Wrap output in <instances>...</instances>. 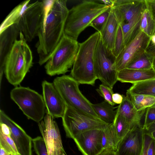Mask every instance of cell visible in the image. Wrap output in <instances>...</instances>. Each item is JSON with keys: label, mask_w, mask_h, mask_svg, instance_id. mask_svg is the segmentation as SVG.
<instances>
[{"label": "cell", "mask_w": 155, "mask_h": 155, "mask_svg": "<svg viewBox=\"0 0 155 155\" xmlns=\"http://www.w3.org/2000/svg\"><path fill=\"white\" fill-rule=\"evenodd\" d=\"M17 155H20V154Z\"/></svg>", "instance_id": "48"}, {"label": "cell", "mask_w": 155, "mask_h": 155, "mask_svg": "<svg viewBox=\"0 0 155 155\" xmlns=\"http://www.w3.org/2000/svg\"><path fill=\"white\" fill-rule=\"evenodd\" d=\"M103 129H93L78 135L73 139L83 155H98L103 151Z\"/></svg>", "instance_id": "15"}, {"label": "cell", "mask_w": 155, "mask_h": 155, "mask_svg": "<svg viewBox=\"0 0 155 155\" xmlns=\"http://www.w3.org/2000/svg\"><path fill=\"white\" fill-rule=\"evenodd\" d=\"M44 8L42 1L29 4L16 24L26 41L36 36L42 23Z\"/></svg>", "instance_id": "10"}, {"label": "cell", "mask_w": 155, "mask_h": 155, "mask_svg": "<svg viewBox=\"0 0 155 155\" xmlns=\"http://www.w3.org/2000/svg\"><path fill=\"white\" fill-rule=\"evenodd\" d=\"M119 141L114 122L108 124L103 131L102 144L103 151H115Z\"/></svg>", "instance_id": "23"}, {"label": "cell", "mask_w": 155, "mask_h": 155, "mask_svg": "<svg viewBox=\"0 0 155 155\" xmlns=\"http://www.w3.org/2000/svg\"><path fill=\"white\" fill-rule=\"evenodd\" d=\"M94 111L98 117L108 124L114 122L117 114V107H114L104 100L96 104H92Z\"/></svg>", "instance_id": "22"}, {"label": "cell", "mask_w": 155, "mask_h": 155, "mask_svg": "<svg viewBox=\"0 0 155 155\" xmlns=\"http://www.w3.org/2000/svg\"><path fill=\"white\" fill-rule=\"evenodd\" d=\"M110 7L95 1H82L69 10L66 21L64 33L77 40L81 34L90 26L92 21L97 16Z\"/></svg>", "instance_id": "3"}, {"label": "cell", "mask_w": 155, "mask_h": 155, "mask_svg": "<svg viewBox=\"0 0 155 155\" xmlns=\"http://www.w3.org/2000/svg\"><path fill=\"white\" fill-rule=\"evenodd\" d=\"M110 8L96 17L91 22V26L99 32L101 31L109 16Z\"/></svg>", "instance_id": "32"}, {"label": "cell", "mask_w": 155, "mask_h": 155, "mask_svg": "<svg viewBox=\"0 0 155 155\" xmlns=\"http://www.w3.org/2000/svg\"><path fill=\"white\" fill-rule=\"evenodd\" d=\"M79 43L64 33L45 65L47 74L52 76L68 72L75 60Z\"/></svg>", "instance_id": "5"}, {"label": "cell", "mask_w": 155, "mask_h": 155, "mask_svg": "<svg viewBox=\"0 0 155 155\" xmlns=\"http://www.w3.org/2000/svg\"><path fill=\"white\" fill-rule=\"evenodd\" d=\"M0 131L4 134L10 136L11 129L6 124L0 122Z\"/></svg>", "instance_id": "39"}, {"label": "cell", "mask_w": 155, "mask_h": 155, "mask_svg": "<svg viewBox=\"0 0 155 155\" xmlns=\"http://www.w3.org/2000/svg\"><path fill=\"white\" fill-rule=\"evenodd\" d=\"M126 68L139 70H148L153 68V59L145 51L134 58Z\"/></svg>", "instance_id": "27"}, {"label": "cell", "mask_w": 155, "mask_h": 155, "mask_svg": "<svg viewBox=\"0 0 155 155\" xmlns=\"http://www.w3.org/2000/svg\"><path fill=\"white\" fill-rule=\"evenodd\" d=\"M144 133L143 126L131 129L119 141L115 151L116 155H142Z\"/></svg>", "instance_id": "14"}, {"label": "cell", "mask_w": 155, "mask_h": 155, "mask_svg": "<svg viewBox=\"0 0 155 155\" xmlns=\"http://www.w3.org/2000/svg\"><path fill=\"white\" fill-rule=\"evenodd\" d=\"M142 14L130 22L120 25L122 31L125 47L135 38L140 31Z\"/></svg>", "instance_id": "24"}, {"label": "cell", "mask_w": 155, "mask_h": 155, "mask_svg": "<svg viewBox=\"0 0 155 155\" xmlns=\"http://www.w3.org/2000/svg\"><path fill=\"white\" fill-rule=\"evenodd\" d=\"M119 25L116 17L110 8L109 16L100 34L105 46L111 52Z\"/></svg>", "instance_id": "21"}, {"label": "cell", "mask_w": 155, "mask_h": 155, "mask_svg": "<svg viewBox=\"0 0 155 155\" xmlns=\"http://www.w3.org/2000/svg\"><path fill=\"white\" fill-rule=\"evenodd\" d=\"M153 140V139L150 135L145 132L143 147L142 155H147L148 148L151 142Z\"/></svg>", "instance_id": "37"}, {"label": "cell", "mask_w": 155, "mask_h": 155, "mask_svg": "<svg viewBox=\"0 0 155 155\" xmlns=\"http://www.w3.org/2000/svg\"><path fill=\"white\" fill-rule=\"evenodd\" d=\"M147 155H155V141L151 142L147 152Z\"/></svg>", "instance_id": "41"}, {"label": "cell", "mask_w": 155, "mask_h": 155, "mask_svg": "<svg viewBox=\"0 0 155 155\" xmlns=\"http://www.w3.org/2000/svg\"><path fill=\"white\" fill-rule=\"evenodd\" d=\"M42 87L46 112L54 117L62 118L67 105L53 83L44 81Z\"/></svg>", "instance_id": "17"}, {"label": "cell", "mask_w": 155, "mask_h": 155, "mask_svg": "<svg viewBox=\"0 0 155 155\" xmlns=\"http://www.w3.org/2000/svg\"><path fill=\"white\" fill-rule=\"evenodd\" d=\"M114 124L120 141L131 130L130 126L124 118L117 113Z\"/></svg>", "instance_id": "29"}, {"label": "cell", "mask_w": 155, "mask_h": 155, "mask_svg": "<svg viewBox=\"0 0 155 155\" xmlns=\"http://www.w3.org/2000/svg\"><path fill=\"white\" fill-rule=\"evenodd\" d=\"M155 79V69L139 70L124 68L117 72V81L132 84Z\"/></svg>", "instance_id": "20"}, {"label": "cell", "mask_w": 155, "mask_h": 155, "mask_svg": "<svg viewBox=\"0 0 155 155\" xmlns=\"http://www.w3.org/2000/svg\"><path fill=\"white\" fill-rule=\"evenodd\" d=\"M19 36L20 39L15 41L6 58L4 69L8 82L15 86L23 81L33 61L32 52L21 32Z\"/></svg>", "instance_id": "2"}, {"label": "cell", "mask_w": 155, "mask_h": 155, "mask_svg": "<svg viewBox=\"0 0 155 155\" xmlns=\"http://www.w3.org/2000/svg\"><path fill=\"white\" fill-rule=\"evenodd\" d=\"M146 7L145 0H115L110 8L121 25L140 16Z\"/></svg>", "instance_id": "12"}, {"label": "cell", "mask_w": 155, "mask_h": 155, "mask_svg": "<svg viewBox=\"0 0 155 155\" xmlns=\"http://www.w3.org/2000/svg\"><path fill=\"white\" fill-rule=\"evenodd\" d=\"M100 36L97 31L84 42L79 48L70 75L79 84L94 85L97 79L94 68V55Z\"/></svg>", "instance_id": "4"}, {"label": "cell", "mask_w": 155, "mask_h": 155, "mask_svg": "<svg viewBox=\"0 0 155 155\" xmlns=\"http://www.w3.org/2000/svg\"><path fill=\"white\" fill-rule=\"evenodd\" d=\"M98 1L103 3L106 5L109 6L110 7H112L114 3V0H100Z\"/></svg>", "instance_id": "42"}, {"label": "cell", "mask_w": 155, "mask_h": 155, "mask_svg": "<svg viewBox=\"0 0 155 155\" xmlns=\"http://www.w3.org/2000/svg\"><path fill=\"white\" fill-rule=\"evenodd\" d=\"M53 83L67 106L99 118L92 104L80 91V84L71 76L64 75L57 77Z\"/></svg>", "instance_id": "6"}, {"label": "cell", "mask_w": 155, "mask_h": 155, "mask_svg": "<svg viewBox=\"0 0 155 155\" xmlns=\"http://www.w3.org/2000/svg\"><path fill=\"white\" fill-rule=\"evenodd\" d=\"M30 0L21 2L15 7L6 17L1 23L0 33L10 26L16 24L21 16L29 4Z\"/></svg>", "instance_id": "26"}, {"label": "cell", "mask_w": 155, "mask_h": 155, "mask_svg": "<svg viewBox=\"0 0 155 155\" xmlns=\"http://www.w3.org/2000/svg\"><path fill=\"white\" fill-rule=\"evenodd\" d=\"M123 96L122 101L117 108V113L125 118L130 124L131 129L135 127L143 126L141 122L147 108L137 111L128 97L123 95Z\"/></svg>", "instance_id": "19"}, {"label": "cell", "mask_w": 155, "mask_h": 155, "mask_svg": "<svg viewBox=\"0 0 155 155\" xmlns=\"http://www.w3.org/2000/svg\"><path fill=\"white\" fill-rule=\"evenodd\" d=\"M150 39L149 37L140 31L116 58L115 67L117 72L125 68L134 58L145 51Z\"/></svg>", "instance_id": "13"}, {"label": "cell", "mask_w": 155, "mask_h": 155, "mask_svg": "<svg viewBox=\"0 0 155 155\" xmlns=\"http://www.w3.org/2000/svg\"><path fill=\"white\" fill-rule=\"evenodd\" d=\"M53 116L46 112L43 119L38 123L48 155H66L64 149L58 125Z\"/></svg>", "instance_id": "11"}, {"label": "cell", "mask_w": 155, "mask_h": 155, "mask_svg": "<svg viewBox=\"0 0 155 155\" xmlns=\"http://www.w3.org/2000/svg\"><path fill=\"white\" fill-rule=\"evenodd\" d=\"M112 100L113 102L116 104H120L123 100V95L118 93H114L112 95Z\"/></svg>", "instance_id": "40"}, {"label": "cell", "mask_w": 155, "mask_h": 155, "mask_svg": "<svg viewBox=\"0 0 155 155\" xmlns=\"http://www.w3.org/2000/svg\"><path fill=\"white\" fill-rule=\"evenodd\" d=\"M152 107H155V104L153 105Z\"/></svg>", "instance_id": "46"}, {"label": "cell", "mask_w": 155, "mask_h": 155, "mask_svg": "<svg viewBox=\"0 0 155 155\" xmlns=\"http://www.w3.org/2000/svg\"><path fill=\"white\" fill-rule=\"evenodd\" d=\"M149 135L155 141V130L151 132Z\"/></svg>", "instance_id": "45"}, {"label": "cell", "mask_w": 155, "mask_h": 155, "mask_svg": "<svg viewBox=\"0 0 155 155\" xmlns=\"http://www.w3.org/2000/svg\"><path fill=\"white\" fill-rule=\"evenodd\" d=\"M35 151L37 155H48L44 140L42 137L38 136L32 139Z\"/></svg>", "instance_id": "34"}, {"label": "cell", "mask_w": 155, "mask_h": 155, "mask_svg": "<svg viewBox=\"0 0 155 155\" xmlns=\"http://www.w3.org/2000/svg\"><path fill=\"white\" fill-rule=\"evenodd\" d=\"M20 34V32L17 24L10 26L0 33L1 76H2L4 71L6 58Z\"/></svg>", "instance_id": "18"}, {"label": "cell", "mask_w": 155, "mask_h": 155, "mask_svg": "<svg viewBox=\"0 0 155 155\" xmlns=\"http://www.w3.org/2000/svg\"><path fill=\"white\" fill-rule=\"evenodd\" d=\"M0 155H10V154L8 153L2 147L0 146Z\"/></svg>", "instance_id": "44"}, {"label": "cell", "mask_w": 155, "mask_h": 155, "mask_svg": "<svg viewBox=\"0 0 155 155\" xmlns=\"http://www.w3.org/2000/svg\"><path fill=\"white\" fill-rule=\"evenodd\" d=\"M127 92L132 94L142 95L155 97V79L134 83Z\"/></svg>", "instance_id": "25"}, {"label": "cell", "mask_w": 155, "mask_h": 155, "mask_svg": "<svg viewBox=\"0 0 155 155\" xmlns=\"http://www.w3.org/2000/svg\"><path fill=\"white\" fill-rule=\"evenodd\" d=\"M10 155H12V154H10Z\"/></svg>", "instance_id": "47"}, {"label": "cell", "mask_w": 155, "mask_h": 155, "mask_svg": "<svg viewBox=\"0 0 155 155\" xmlns=\"http://www.w3.org/2000/svg\"><path fill=\"white\" fill-rule=\"evenodd\" d=\"M146 7L155 21V0H145Z\"/></svg>", "instance_id": "38"}, {"label": "cell", "mask_w": 155, "mask_h": 155, "mask_svg": "<svg viewBox=\"0 0 155 155\" xmlns=\"http://www.w3.org/2000/svg\"><path fill=\"white\" fill-rule=\"evenodd\" d=\"M62 118L66 136L73 139L83 132L93 129L104 130L108 125L99 118L68 106Z\"/></svg>", "instance_id": "8"}, {"label": "cell", "mask_w": 155, "mask_h": 155, "mask_svg": "<svg viewBox=\"0 0 155 155\" xmlns=\"http://www.w3.org/2000/svg\"><path fill=\"white\" fill-rule=\"evenodd\" d=\"M145 51L153 59V67L155 69V28L146 48Z\"/></svg>", "instance_id": "36"}, {"label": "cell", "mask_w": 155, "mask_h": 155, "mask_svg": "<svg viewBox=\"0 0 155 155\" xmlns=\"http://www.w3.org/2000/svg\"><path fill=\"white\" fill-rule=\"evenodd\" d=\"M0 122L10 128V137L13 140L20 155H32V139L17 124L2 110H0Z\"/></svg>", "instance_id": "16"}, {"label": "cell", "mask_w": 155, "mask_h": 155, "mask_svg": "<svg viewBox=\"0 0 155 155\" xmlns=\"http://www.w3.org/2000/svg\"><path fill=\"white\" fill-rule=\"evenodd\" d=\"M125 47L122 31L121 27L119 24L112 52L113 55L116 58Z\"/></svg>", "instance_id": "31"}, {"label": "cell", "mask_w": 155, "mask_h": 155, "mask_svg": "<svg viewBox=\"0 0 155 155\" xmlns=\"http://www.w3.org/2000/svg\"><path fill=\"white\" fill-rule=\"evenodd\" d=\"M98 155H116L115 151L104 150Z\"/></svg>", "instance_id": "43"}, {"label": "cell", "mask_w": 155, "mask_h": 155, "mask_svg": "<svg viewBox=\"0 0 155 155\" xmlns=\"http://www.w3.org/2000/svg\"><path fill=\"white\" fill-rule=\"evenodd\" d=\"M42 23L37 36L38 63L46 62L64 34L69 9L66 0H45Z\"/></svg>", "instance_id": "1"}, {"label": "cell", "mask_w": 155, "mask_h": 155, "mask_svg": "<svg viewBox=\"0 0 155 155\" xmlns=\"http://www.w3.org/2000/svg\"><path fill=\"white\" fill-rule=\"evenodd\" d=\"M116 58L105 46L100 35L94 55V65L97 79L102 84L113 88L117 79L115 67Z\"/></svg>", "instance_id": "9"}, {"label": "cell", "mask_w": 155, "mask_h": 155, "mask_svg": "<svg viewBox=\"0 0 155 155\" xmlns=\"http://www.w3.org/2000/svg\"><path fill=\"white\" fill-rule=\"evenodd\" d=\"M10 97L27 117L39 123L44 118L46 108L43 96L28 87H16Z\"/></svg>", "instance_id": "7"}, {"label": "cell", "mask_w": 155, "mask_h": 155, "mask_svg": "<svg viewBox=\"0 0 155 155\" xmlns=\"http://www.w3.org/2000/svg\"><path fill=\"white\" fill-rule=\"evenodd\" d=\"M96 90L104 100L110 105L114 106L116 104L112 100V95L114 93L112 88L102 84Z\"/></svg>", "instance_id": "33"}, {"label": "cell", "mask_w": 155, "mask_h": 155, "mask_svg": "<svg viewBox=\"0 0 155 155\" xmlns=\"http://www.w3.org/2000/svg\"><path fill=\"white\" fill-rule=\"evenodd\" d=\"M155 121V107H151L147 108L145 114V119L143 128L147 129Z\"/></svg>", "instance_id": "35"}, {"label": "cell", "mask_w": 155, "mask_h": 155, "mask_svg": "<svg viewBox=\"0 0 155 155\" xmlns=\"http://www.w3.org/2000/svg\"><path fill=\"white\" fill-rule=\"evenodd\" d=\"M0 146L8 153L13 155L19 154L14 142L10 136L0 131Z\"/></svg>", "instance_id": "30"}, {"label": "cell", "mask_w": 155, "mask_h": 155, "mask_svg": "<svg viewBox=\"0 0 155 155\" xmlns=\"http://www.w3.org/2000/svg\"><path fill=\"white\" fill-rule=\"evenodd\" d=\"M155 28V21L149 11L146 7L141 17L140 30L150 38L152 35Z\"/></svg>", "instance_id": "28"}]
</instances>
